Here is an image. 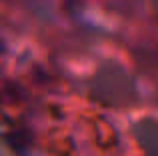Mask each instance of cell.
Masks as SVG:
<instances>
[{
    "label": "cell",
    "instance_id": "1",
    "mask_svg": "<svg viewBox=\"0 0 158 156\" xmlns=\"http://www.w3.org/2000/svg\"><path fill=\"white\" fill-rule=\"evenodd\" d=\"M142 156H158V118H142L132 126Z\"/></svg>",
    "mask_w": 158,
    "mask_h": 156
}]
</instances>
